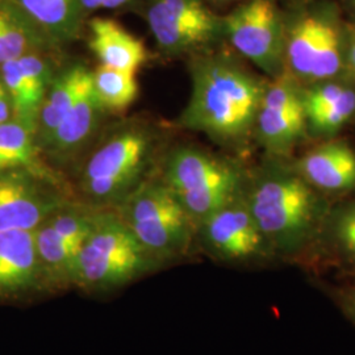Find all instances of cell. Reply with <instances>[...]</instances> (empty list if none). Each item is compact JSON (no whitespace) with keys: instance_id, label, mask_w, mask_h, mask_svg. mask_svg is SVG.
Listing matches in <instances>:
<instances>
[{"instance_id":"2","label":"cell","mask_w":355,"mask_h":355,"mask_svg":"<svg viewBox=\"0 0 355 355\" xmlns=\"http://www.w3.org/2000/svg\"><path fill=\"white\" fill-rule=\"evenodd\" d=\"M242 195L272 254H299L324 232L328 203L295 167L258 170Z\"/></svg>"},{"instance_id":"11","label":"cell","mask_w":355,"mask_h":355,"mask_svg":"<svg viewBox=\"0 0 355 355\" xmlns=\"http://www.w3.org/2000/svg\"><path fill=\"white\" fill-rule=\"evenodd\" d=\"M196 236L208 253L227 263H250L274 255L242 193L204 218Z\"/></svg>"},{"instance_id":"20","label":"cell","mask_w":355,"mask_h":355,"mask_svg":"<svg viewBox=\"0 0 355 355\" xmlns=\"http://www.w3.org/2000/svg\"><path fill=\"white\" fill-rule=\"evenodd\" d=\"M60 49L79 37L85 13L80 0H11Z\"/></svg>"},{"instance_id":"3","label":"cell","mask_w":355,"mask_h":355,"mask_svg":"<svg viewBox=\"0 0 355 355\" xmlns=\"http://www.w3.org/2000/svg\"><path fill=\"white\" fill-rule=\"evenodd\" d=\"M161 133L149 123L129 121L114 128L82 166L79 202L96 209L116 208L152 177Z\"/></svg>"},{"instance_id":"29","label":"cell","mask_w":355,"mask_h":355,"mask_svg":"<svg viewBox=\"0 0 355 355\" xmlns=\"http://www.w3.org/2000/svg\"><path fill=\"white\" fill-rule=\"evenodd\" d=\"M1 168H8V167L4 165V162H3V161H1V158H0V170H1Z\"/></svg>"},{"instance_id":"17","label":"cell","mask_w":355,"mask_h":355,"mask_svg":"<svg viewBox=\"0 0 355 355\" xmlns=\"http://www.w3.org/2000/svg\"><path fill=\"white\" fill-rule=\"evenodd\" d=\"M306 127L316 136H333L355 114V87L337 82H316L303 89Z\"/></svg>"},{"instance_id":"25","label":"cell","mask_w":355,"mask_h":355,"mask_svg":"<svg viewBox=\"0 0 355 355\" xmlns=\"http://www.w3.org/2000/svg\"><path fill=\"white\" fill-rule=\"evenodd\" d=\"M141 1L142 0H80V7L85 16H87L89 13L102 10L117 11L124 8H132L141 4Z\"/></svg>"},{"instance_id":"14","label":"cell","mask_w":355,"mask_h":355,"mask_svg":"<svg viewBox=\"0 0 355 355\" xmlns=\"http://www.w3.org/2000/svg\"><path fill=\"white\" fill-rule=\"evenodd\" d=\"M107 114L92 89V71L76 102L42 149L57 159H69L80 152L101 128Z\"/></svg>"},{"instance_id":"13","label":"cell","mask_w":355,"mask_h":355,"mask_svg":"<svg viewBox=\"0 0 355 355\" xmlns=\"http://www.w3.org/2000/svg\"><path fill=\"white\" fill-rule=\"evenodd\" d=\"M51 53H31L0 64V74L12 103L13 119L36 135L41 105L58 66Z\"/></svg>"},{"instance_id":"30","label":"cell","mask_w":355,"mask_h":355,"mask_svg":"<svg viewBox=\"0 0 355 355\" xmlns=\"http://www.w3.org/2000/svg\"><path fill=\"white\" fill-rule=\"evenodd\" d=\"M218 1H234V0H218Z\"/></svg>"},{"instance_id":"9","label":"cell","mask_w":355,"mask_h":355,"mask_svg":"<svg viewBox=\"0 0 355 355\" xmlns=\"http://www.w3.org/2000/svg\"><path fill=\"white\" fill-rule=\"evenodd\" d=\"M73 200L49 171L26 167L0 170V232L35 230Z\"/></svg>"},{"instance_id":"23","label":"cell","mask_w":355,"mask_h":355,"mask_svg":"<svg viewBox=\"0 0 355 355\" xmlns=\"http://www.w3.org/2000/svg\"><path fill=\"white\" fill-rule=\"evenodd\" d=\"M0 158L10 167L48 171L40 161L36 135L24 124L11 119L0 124Z\"/></svg>"},{"instance_id":"12","label":"cell","mask_w":355,"mask_h":355,"mask_svg":"<svg viewBox=\"0 0 355 355\" xmlns=\"http://www.w3.org/2000/svg\"><path fill=\"white\" fill-rule=\"evenodd\" d=\"M306 127L303 89L292 76L267 83L258 110L254 136L270 154H287L303 140Z\"/></svg>"},{"instance_id":"32","label":"cell","mask_w":355,"mask_h":355,"mask_svg":"<svg viewBox=\"0 0 355 355\" xmlns=\"http://www.w3.org/2000/svg\"><path fill=\"white\" fill-rule=\"evenodd\" d=\"M215 1H218V0H215Z\"/></svg>"},{"instance_id":"31","label":"cell","mask_w":355,"mask_h":355,"mask_svg":"<svg viewBox=\"0 0 355 355\" xmlns=\"http://www.w3.org/2000/svg\"><path fill=\"white\" fill-rule=\"evenodd\" d=\"M353 3H354V4H355V0H353Z\"/></svg>"},{"instance_id":"28","label":"cell","mask_w":355,"mask_h":355,"mask_svg":"<svg viewBox=\"0 0 355 355\" xmlns=\"http://www.w3.org/2000/svg\"><path fill=\"white\" fill-rule=\"evenodd\" d=\"M346 62L349 69L353 71L355 74V40L353 41V44L350 45V49L347 51V55H346Z\"/></svg>"},{"instance_id":"21","label":"cell","mask_w":355,"mask_h":355,"mask_svg":"<svg viewBox=\"0 0 355 355\" xmlns=\"http://www.w3.org/2000/svg\"><path fill=\"white\" fill-rule=\"evenodd\" d=\"M11 0H0V64L31 53L58 51Z\"/></svg>"},{"instance_id":"6","label":"cell","mask_w":355,"mask_h":355,"mask_svg":"<svg viewBox=\"0 0 355 355\" xmlns=\"http://www.w3.org/2000/svg\"><path fill=\"white\" fill-rule=\"evenodd\" d=\"M161 178L196 227L241 195L246 180L237 164L193 146L167 153Z\"/></svg>"},{"instance_id":"7","label":"cell","mask_w":355,"mask_h":355,"mask_svg":"<svg viewBox=\"0 0 355 355\" xmlns=\"http://www.w3.org/2000/svg\"><path fill=\"white\" fill-rule=\"evenodd\" d=\"M141 4L155 44L167 57L203 53L224 36L223 19L203 0H142Z\"/></svg>"},{"instance_id":"22","label":"cell","mask_w":355,"mask_h":355,"mask_svg":"<svg viewBox=\"0 0 355 355\" xmlns=\"http://www.w3.org/2000/svg\"><path fill=\"white\" fill-rule=\"evenodd\" d=\"M92 89L107 112H124L139 96L136 73L105 64L92 71Z\"/></svg>"},{"instance_id":"19","label":"cell","mask_w":355,"mask_h":355,"mask_svg":"<svg viewBox=\"0 0 355 355\" xmlns=\"http://www.w3.org/2000/svg\"><path fill=\"white\" fill-rule=\"evenodd\" d=\"M89 76L91 70L82 62L58 67L38 114L36 142L40 152L46 146L60 123L73 107Z\"/></svg>"},{"instance_id":"18","label":"cell","mask_w":355,"mask_h":355,"mask_svg":"<svg viewBox=\"0 0 355 355\" xmlns=\"http://www.w3.org/2000/svg\"><path fill=\"white\" fill-rule=\"evenodd\" d=\"M89 46L101 64L129 73H136L149 57L140 38L112 19H91Z\"/></svg>"},{"instance_id":"26","label":"cell","mask_w":355,"mask_h":355,"mask_svg":"<svg viewBox=\"0 0 355 355\" xmlns=\"http://www.w3.org/2000/svg\"><path fill=\"white\" fill-rule=\"evenodd\" d=\"M338 302L343 305V312L355 324V279L338 292Z\"/></svg>"},{"instance_id":"4","label":"cell","mask_w":355,"mask_h":355,"mask_svg":"<svg viewBox=\"0 0 355 355\" xmlns=\"http://www.w3.org/2000/svg\"><path fill=\"white\" fill-rule=\"evenodd\" d=\"M159 267L114 209H98L76 258L73 287L89 293L114 291Z\"/></svg>"},{"instance_id":"10","label":"cell","mask_w":355,"mask_h":355,"mask_svg":"<svg viewBox=\"0 0 355 355\" xmlns=\"http://www.w3.org/2000/svg\"><path fill=\"white\" fill-rule=\"evenodd\" d=\"M284 64L293 79L324 82L343 70V53L340 28L324 13H305L284 38Z\"/></svg>"},{"instance_id":"24","label":"cell","mask_w":355,"mask_h":355,"mask_svg":"<svg viewBox=\"0 0 355 355\" xmlns=\"http://www.w3.org/2000/svg\"><path fill=\"white\" fill-rule=\"evenodd\" d=\"M343 261L355 265V202L346 204L327 217L324 229Z\"/></svg>"},{"instance_id":"27","label":"cell","mask_w":355,"mask_h":355,"mask_svg":"<svg viewBox=\"0 0 355 355\" xmlns=\"http://www.w3.org/2000/svg\"><path fill=\"white\" fill-rule=\"evenodd\" d=\"M13 119V108L8 89L0 74V124Z\"/></svg>"},{"instance_id":"8","label":"cell","mask_w":355,"mask_h":355,"mask_svg":"<svg viewBox=\"0 0 355 355\" xmlns=\"http://www.w3.org/2000/svg\"><path fill=\"white\" fill-rule=\"evenodd\" d=\"M233 48L272 79L284 74L286 32L272 0H249L223 19Z\"/></svg>"},{"instance_id":"1","label":"cell","mask_w":355,"mask_h":355,"mask_svg":"<svg viewBox=\"0 0 355 355\" xmlns=\"http://www.w3.org/2000/svg\"><path fill=\"white\" fill-rule=\"evenodd\" d=\"M190 101L179 127L203 133L216 144L240 149L254 136L267 82L224 53H199L190 62Z\"/></svg>"},{"instance_id":"16","label":"cell","mask_w":355,"mask_h":355,"mask_svg":"<svg viewBox=\"0 0 355 355\" xmlns=\"http://www.w3.org/2000/svg\"><path fill=\"white\" fill-rule=\"evenodd\" d=\"M295 170L320 192L355 190V152L345 142L311 150L297 161Z\"/></svg>"},{"instance_id":"15","label":"cell","mask_w":355,"mask_h":355,"mask_svg":"<svg viewBox=\"0 0 355 355\" xmlns=\"http://www.w3.org/2000/svg\"><path fill=\"white\" fill-rule=\"evenodd\" d=\"M41 288L35 230L0 232V296Z\"/></svg>"},{"instance_id":"5","label":"cell","mask_w":355,"mask_h":355,"mask_svg":"<svg viewBox=\"0 0 355 355\" xmlns=\"http://www.w3.org/2000/svg\"><path fill=\"white\" fill-rule=\"evenodd\" d=\"M114 209L161 267L183 258L196 237V224L162 178H148Z\"/></svg>"}]
</instances>
